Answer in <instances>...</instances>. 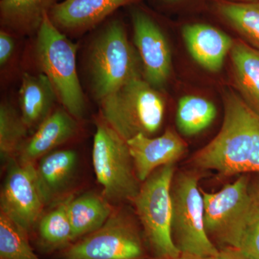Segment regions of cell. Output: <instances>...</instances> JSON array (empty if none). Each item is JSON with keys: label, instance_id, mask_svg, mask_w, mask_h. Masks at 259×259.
Segmentation results:
<instances>
[{"label": "cell", "instance_id": "1", "mask_svg": "<svg viewBox=\"0 0 259 259\" xmlns=\"http://www.w3.org/2000/svg\"><path fill=\"white\" fill-rule=\"evenodd\" d=\"M100 104L103 120L125 141L138 134L152 136L164 117L163 98L141 73Z\"/></svg>", "mask_w": 259, "mask_h": 259}, {"label": "cell", "instance_id": "2", "mask_svg": "<svg viewBox=\"0 0 259 259\" xmlns=\"http://www.w3.org/2000/svg\"><path fill=\"white\" fill-rule=\"evenodd\" d=\"M76 45L54 25L49 13L46 14L37 32V63L65 110L78 120L84 114L86 101L76 71Z\"/></svg>", "mask_w": 259, "mask_h": 259}, {"label": "cell", "instance_id": "3", "mask_svg": "<svg viewBox=\"0 0 259 259\" xmlns=\"http://www.w3.org/2000/svg\"><path fill=\"white\" fill-rule=\"evenodd\" d=\"M199 179L194 171L175 172L171 187L172 239L181 253L214 258L220 250L204 228Z\"/></svg>", "mask_w": 259, "mask_h": 259}, {"label": "cell", "instance_id": "4", "mask_svg": "<svg viewBox=\"0 0 259 259\" xmlns=\"http://www.w3.org/2000/svg\"><path fill=\"white\" fill-rule=\"evenodd\" d=\"M89 70L94 95L99 102L141 73L136 52L123 24L112 20L93 42Z\"/></svg>", "mask_w": 259, "mask_h": 259}, {"label": "cell", "instance_id": "5", "mask_svg": "<svg viewBox=\"0 0 259 259\" xmlns=\"http://www.w3.org/2000/svg\"><path fill=\"white\" fill-rule=\"evenodd\" d=\"M175 163L157 168L143 182L134 203L148 245L156 258L180 254L171 236V187Z\"/></svg>", "mask_w": 259, "mask_h": 259}, {"label": "cell", "instance_id": "6", "mask_svg": "<svg viewBox=\"0 0 259 259\" xmlns=\"http://www.w3.org/2000/svg\"><path fill=\"white\" fill-rule=\"evenodd\" d=\"M94 171L105 198L132 201L141 185L127 141L101 117L96 123L93 147Z\"/></svg>", "mask_w": 259, "mask_h": 259}, {"label": "cell", "instance_id": "7", "mask_svg": "<svg viewBox=\"0 0 259 259\" xmlns=\"http://www.w3.org/2000/svg\"><path fill=\"white\" fill-rule=\"evenodd\" d=\"M249 179V174L241 175L217 192L201 189L206 233L214 245L221 246L220 249H236L239 244L253 204L248 192Z\"/></svg>", "mask_w": 259, "mask_h": 259}, {"label": "cell", "instance_id": "8", "mask_svg": "<svg viewBox=\"0 0 259 259\" xmlns=\"http://www.w3.org/2000/svg\"><path fill=\"white\" fill-rule=\"evenodd\" d=\"M64 259H143L144 243L127 216L113 212L96 231L64 250Z\"/></svg>", "mask_w": 259, "mask_h": 259}, {"label": "cell", "instance_id": "9", "mask_svg": "<svg viewBox=\"0 0 259 259\" xmlns=\"http://www.w3.org/2000/svg\"><path fill=\"white\" fill-rule=\"evenodd\" d=\"M0 206L1 212L28 233L36 226L45 204L37 187L35 164L23 163L15 158L7 162Z\"/></svg>", "mask_w": 259, "mask_h": 259}, {"label": "cell", "instance_id": "10", "mask_svg": "<svg viewBox=\"0 0 259 259\" xmlns=\"http://www.w3.org/2000/svg\"><path fill=\"white\" fill-rule=\"evenodd\" d=\"M135 46L141 58L144 79L158 90L171 72V53L164 34L152 17L135 8L131 13Z\"/></svg>", "mask_w": 259, "mask_h": 259}, {"label": "cell", "instance_id": "11", "mask_svg": "<svg viewBox=\"0 0 259 259\" xmlns=\"http://www.w3.org/2000/svg\"><path fill=\"white\" fill-rule=\"evenodd\" d=\"M127 144L136 175L142 182L160 167L178 161L187 149L185 141L172 128L156 138L136 135Z\"/></svg>", "mask_w": 259, "mask_h": 259}, {"label": "cell", "instance_id": "12", "mask_svg": "<svg viewBox=\"0 0 259 259\" xmlns=\"http://www.w3.org/2000/svg\"><path fill=\"white\" fill-rule=\"evenodd\" d=\"M138 0H64L49 13L54 25L63 31L77 34L98 25L116 10Z\"/></svg>", "mask_w": 259, "mask_h": 259}, {"label": "cell", "instance_id": "13", "mask_svg": "<svg viewBox=\"0 0 259 259\" xmlns=\"http://www.w3.org/2000/svg\"><path fill=\"white\" fill-rule=\"evenodd\" d=\"M182 36L192 59L210 72L221 71L234 42L224 32L205 24L185 25Z\"/></svg>", "mask_w": 259, "mask_h": 259}, {"label": "cell", "instance_id": "14", "mask_svg": "<svg viewBox=\"0 0 259 259\" xmlns=\"http://www.w3.org/2000/svg\"><path fill=\"white\" fill-rule=\"evenodd\" d=\"M76 120L66 110L53 112L24 143L19 151V161L35 164L53 149L72 139L78 132Z\"/></svg>", "mask_w": 259, "mask_h": 259}, {"label": "cell", "instance_id": "15", "mask_svg": "<svg viewBox=\"0 0 259 259\" xmlns=\"http://www.w3.org/2000/svg\"><path fill=\"white\" fill-rule=\"evenodd\" d=\"M79 163L72 149L48 153L35 165L37 187L45 205L54 204L66 193L76 175Z\"/></svg>", "mask_w": 259, "mask_h": 259}, {"label": "cell", "instance_id": "16", "mask_svg": "<svg viewBox=\"0 0 259 259\" xmlns=\"http://www.w3.org/2000/svg\"><path fill=\"white\" fill-rule=\"evenodd\" d=\"M57 95L50 80L44 73H25L19 91L20 115L28 129L38 127L49 115Z\"/></svg>", "mask_w": 259, "mask_h": 259}, {"label": "cell", "instance_id": "17", "mask_svg": "<svg viewBox=\"0 0 259 259\" xmlns=\"http://www.w3.org/2000/svg\"><path fill=\"white\" fill-rule=\"evenodd\" d=\"M230 54L241 97L259 115V47L234 40Z\"/></svg>", "mask_w": 259, "mask_h": 259}, {"label": "cell", "instance_id": "18", "mask_svg": "<svg viewBox=\"0 0 259 259\" xmlns=\"http://www.w3.org/2000/svg\"><path fill=\"white\" fill-rule=\"evenodd\" d=\"M57 3L58 0H1V24L20 35L37 33L46 14Z\"/></svg>", "mask_w": 259, "mask_h": 259}, {"label": "cell", "instance_id": "19", "mask_svg": "<svg viewBox=\"0 0 259 259\" xmlns=\"http://www.w3.org/2000/svg\"><path fill=\"white\" fill-rule=\"evenodd\" d=\"M67 213L76 241L100 229L113 211L106 199L88 193L76 198L70 196Z\"/></svg>", "mask_w": 259, "mask_h": 259}, {"label": "cell", "instance_id": "20", "mask_svg": "<svg viewBox=\"0 0 259 259\" xmlns=\"http://www.w3.org/2000/svg\"><path fill=\"white\" fill-rule=\"evenodd\" d=\"M69 197L59 202L50 212L42 214L37 223L39 243L48 252L66 249L75 241L67 213Z\"/></svg>", "mask_w": 259, "mask_h": 259}, {"label": "cell", "instance_id": "21", "mask_svg": "<svg viewBox=\"0 0 259 259\" xmlns=\"http://www.w3.org/2000/svg\"><path fill=\"white\" fill-rule=\"evenodd\" d=\"M216 115L217 109L212 102L204 97L187 95L182 97L177 105V128L184 136H194L207 128Z\"/></svg>", "mask_w": 259, "mask_h": 259}, {"label": "cell", "instance_id": "22", "mask_svg": "<svg viewBox=\"0 0 259 259\" xmlns=\"http://www.w3.org/2000/svg\"><path fill=\"white\" fill-rule=\"evenodd\" d=\"M218 11L235 30L259 47V1L238 3L223 0L218 3Z\"/></svg>", "mask_w": 259, "mask_h": 259}, {"label": "cell", "instance_id": "23", "mask_svg": "<svg viewBox=\"0 0 259 259\" xmlns=\"http://www.w3.org/2000/svg\"><path fill=\"white\" fill-rule=\"evenodd\" d=\"M21 115L9 104L0 106V154L2 160L8 162L19 153L28 133Z\"/></svg>", "mask_w": 259, "mask_h": 259}, {"label": "cell", "instance_id": "24", "mask_svg": "<svg viewBox=\"0 0 259 259\" xmlns=\"http://www.w3.org/2000/svg\"><path fill=\"white\" fill-rule=\"evenodd\" d=\"M28 233L0 212V259H40L29 243Z\"/></svg>", "mask_w": 259, "mask_h": 259}, {"label": "cell", "instance_id": "25", "mask_svg": "<svg viewBox=\"0 0 259 259\" xmlns=\"http://www.w3.org/2000/svg\"><path fill=\"white\" fill-rule=\"evenodd\" d=\"M233 250L242 259H259V205L254 202L247 218L239 244Z\"/></svg>", "mask_w": 259, "mask_h": 259}, {"label": "cell", "instance_id": "26", "mask_svg": "<svg viewBox=\"0 0 259 259\" xmlns=\"http://www.w3.org/2000/svg\"><path fill=\"white\" fill-rule=\"evenodd\" d=\"M15 42L14 38L5 30L0 32V66L5 67L9 63L14 54Z\"/></svg>", "mask_w": 259, "mask_h": 259}, {"label": "cell", "instance_id": "27", "mask_svg": "<svg viewBox=\"0 0 259 259\" xmlns=\"http://www.w3.org/2000/svg\"><path fill=\"white\" fill-rule=\"evenodd\" d=\"M248 192L252 200L259 205V173L250 175L248 182Z\"/></svg>", "mask_w": 259, "mask_h": 259}, {"label": "cell", "instance_id": "28", "mask_svg": "<svg viewBox=\"0 0 259 259\" xmlns=\"http://www.w3.org/2000/svg\"><path fill=\"white\" fill-rule=\"evenodd\" d=\"M214 259H242L236 252L231 248H223L220 249L219 253Z\"/></svg>", "mask_w": 259, "mask_h": 259}, {"label": "cell", "instance_id": "29", "mask_svg": "<svg viewBox=\"0 0 259 259\" xmlns=\"http://www.w3.org/2000/svg\"><path fill=\"white\" fill-rule=\"evenodd\" d=\"M153 259H214V258H207V257L197 256V255L185 254L180 253V255L175 257H168V258H155Z\"/></svg>", "mask_w": 259, "mask_h": 259}, {"label": "cell", "instance_id": "30", "mask_svg": "<svg viewBox=\"0 0 259 259\" xmlns=\"http://www.w3.org/2000/svg\"><path fill=\"white\" fill-rule=\"evenodd\" d=\"M228 1L238 2V3H250V2H256L259 0H228Z\"/></svg>", "mask_w": 259, "mask_h": 259}, {"label": "cell", "instance_id": "31", "mask_svg": "<svg viewBox=\"0 0 259 259\" xmlns=\"http://www.w3.org/2000/svg\"><path fill=\"white\" fill-rule=\"evenodd\" d=\"M167 1H176V0H167Z\"/></svg>", "mask_w": 259, "mask_h": 259}]
</instances>
